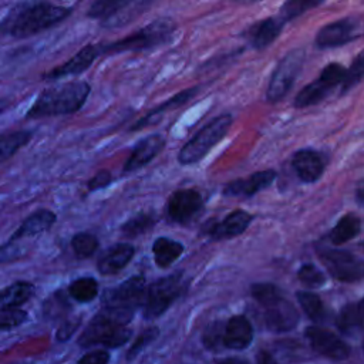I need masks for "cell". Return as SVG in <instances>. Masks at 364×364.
Listing matches in <instances>:
<instances>
[{
    "label": "cell",
    "mask_w": 364,
    "mask_h": 364,
    "mask_svg": "<svg viewBox=\"0 0 364 364\" xmlns=\"http://www.w3.org/2000/svg\"><path fill=\"white\" fill-rule=\"evenodd\" d=\"M70 7L46 1L20 3L0 20V37L26 38L48 30L71 14Z\"/></svg>",
    "instance_id": "6da1fadb"
},
{
    "label": "cell",
    "mask_w": 364,
    "mask_h": 364,
    "mask_svg": "<svg viewBox=\"0 0 364 364\" xmlns=\"http://www.w3.org/2000/svg\"><path fill=\"white\" fill-rule=\"evenodd\" d=\"M91 88L87 81H70L43 90L26 118L37 119L77 112L85 102Z\"/></svg>",
    "instance_id": "7a4b0ae2"
},
{
    "label": "cell",
    "mask_w": 364,
    "mask_h": 364,
    "mask_svg": "<svg viewBox=\"0 0 364 364\" xmlns=\"http://www.w3.org/2000/svg\"><path fill=\"white\" fill-rule=\"evenodd\" d=\"M145 291V279L142 276H132L117 287L105 291L101 311L127 326L135 310L144 304Z\"/></svg>",
    "instance_id": "3957f363"
},
{
    "label": "cell",
    "mask_w": 364,
    "mask_h": 364,
    "mask_svg": "<svg viewBox=\"0 0 364 364\" xmlns=\"http://www.w3.org/2000/svg\"><path fill=\"white\" fill-rule=\"evenodd\" d=\"M175 30V24L169 18H156L138 31L107 44H100V54H112L124 51H141L161 46L169 40Z\"/></svg>",
    "instance_id": "277c9868"
},
{
    "label": "cell",
    "mask_w": 364,
    "mask_h": 364,
    "mask_svg": "<svg viewBox=\"0 0 364 364\" xmlns=\"http://www.w3.org/2000/svg\"><path fill=\"white\" fill-rule=\"evenodd\" d=\"M232 125V115L222 114L208 122L199 132L189 139L179 151L178 159L182 165L199 162L219 141L223 139Z\"/></svg>",
    "instance_id": "5b68a950"
},
{
    "label": "cell",
    "mask_w": 364,
    "mask_h": 364,
    "mask_svg": "<svg viewBox=\"0 0 364 364\" xmlns=\"http://www.w3.org/2000/svg\"><path fill=\"white\" fill-rule=\"evenodd\" d=\"M131 337V330L125 326L100 311L82 331L78 343L84 347L101 344L105 347H119Z\"/></svg>",
    "instance_id": "8992f818"
},
{
    "label": "cell",
    "mask_w": 364,
    "mask_h": 364,
    "mask_svg": "<svg viewBox=\"0 0 364 364\" xmlns=\"http://www.w3.org/2000/svg\"><path fill=\"white\" fill-rule=\"evenodd\" d=\"M304 63V50L293 48L276 65L270 82L267 85L266 98L270 102H277L290 91L296 78L299 77Z\"/></svg>",
    "instance_id": "52a82bcc"
},
{
    "label": "cell",
    "mask_w": 364,
    "mask_h": 364,
    "mask_svg": "<svg viewBox=\"0 0 364 364\" xmlns=\"http://www.w3.org/2000/svg\"><path fill=\"white\" fill-rule=\"evenodd\" d=\"M183 289L181 274H171L154 282L145 291L144 316L155 318L161 316L179 297Z\"/></svg>",
    "instance_id": "ba28073f"
},
{
    "label": "cell",
    "mask_w": 364,
    "mask_h": 364,
    "mask_svg": "<svg viewBox=\"0 0 364 364\" xmlns=\"http://www.w3.org/2000/svg\"><path fill=\"white\" fill-rule=\"evenodd\" d=\"M346 68L338 63H330L327 64L318 78L306 87L301 88V91L294 98V107L296 108H306L314 104H318L324 97H327L331 90L341 84L344 80Z\"/></svg>",
    "instance_id": "9c48e42d"
},
{
    "label": "cell",
    "mask_w": 364,
    "mask_h": 364,
    "mask_svg": "<svg viewBox=\"0 0 364 364\" xmlns=\"http://www.w3.org/2000/svg\"><path fill=\"white\" fill-rule=\"evenodd\" d=\"M318 257L327 272L340 282L353 283L364 277V262L350 252L321 249Z\"/></svg>",
    "instance_id": "30bf717a"
},
{
    "label": "cell",
    "mask_w": 364,
    "mask_h": 364,
    "mask_svg": "<svg viewBox=\"0 0 364 364\" xmlns=\"http://www.w3.org/2000/svg\"><path fill=\"white\" fill-rule=\"evenodd\" d=\"M364 36V20L361 17H344L321 27L316 36L318 48H334Z\"/></svg>",
    "instance_id": "8fae6325"
},
{
    "label": "cell",
    "mask_w": 364,
    "mask_h": 364,
    "mask_svg": "<svg viewBox=\"0 0 364 364\" xmlns=\"http://www.w3.org/2000/svg\"><path fill=\"white\" fill-rule=\"evenodd\" d=\"M306 337L310 341L313 350L318 354L333 358V360H344L350 355V346L346 344L340 337H337L330 330H326L318 326L307 327Z\"/></svg>",
    "instance_id": "7c38bea8"
},
{
    "label": "cell",
    "mask_w": 364,
    "mask_h": 364,
    "mask_svg": "<svg viewBox=\"0 0 364 364\" xmlns=\"http://www.w3.org/2000/svg\"><path fill=\"white\" fill-rule=\"evenodd\" d=\"M202 203V196L195 189L175 191L168 200V216L176 223H188L199 213Z\"/></svg>",
    "instance_id": "4fadbf2b"
},
{
    "label": "cell",
    "mask_w": 364,
    "mask_h": 364,
    "mask_svg": "<svg viewBox=\"0 0 364 364\" xmlns=\"http://www.w3.org/2000/svg\"><path fill=\"white\" fill-rule=\"evenodd\" d=\"M100 55L98 46L95 44H87L80 51H77L68 61H65L61 65L54 67L51 71L46 73L43 75L44 80H58L68 75H78L84 73Z\"/></svg>",
    "instance_id": "5bb4252c"
},
{
    "label": "cell",
    "mask_w": 364,
    "mask_h": 364,
    "mask_svg": "<svg viewBox=\"0 0 364 364\" xmlns=\"http://www.w3.org/2000/svg\"><path fill=\"white\" fill-rule=\"evenodd\" d=\"M164 145L165 139L159 134H154L141 139L128 156L124 165V172H134L149 164L162 151Z\"/></svg>",
    "instance_id": "9a60e30c"
},
{
    "label": "cell",
    "mask_w": 364,
    "mask_h": 364,
    "mask_svg": "<svg viewBox=\"0 0 364 364\" xmlns=\"http://www.w3.org/2000/svg\"><path fill=\"white\" fill-rule=\"evenodd\" d=\"M276 179V172L269 171H260L256 173H252L247 178L236 179L229 182L223 188V193L228 196H252L266 188H269L273 181Z\"/></svg>",
    "instance_id": "2e32d148"
},
{
    "label": "cell",
    "mask_w": 364,
    "mask_h": 364,
    "mask_svg": "<svg viewBox=\"0 0 364 364\" xmlns=\"http://www.w3.org/2000/svg\"><path fill=\"white\" fill-rule=\"evenodd\" d=\"M264 309H266V313H264L266 326L272 331L291 330L299 321V313L296 307L283 297Z\"/></svg>",
    "instance_id": "e0dca14e"
},
{
    "label": "cell",
    "mask_w": 364,
    "mask_h": 364,
    "mask_svg": "<svg viewBox=\"0 0 364 364\" xmlns=\"http://www.w3.org/2000/svg\"><path fill=\"white\" fill-rule=\"evenodd\" d=\"M134 255L135 247L131 243H115L100 256L97 262V269L102 274H115L131 262Z\"/></svg>",
    "instance_id": "ac0fdd59"
},
{
    "label": "cell",
    "mask_w": 364,
    "mask_h": 364,
    "mask_svg": "<svg viewBox=\"0 0 364 364\" xmlns=\"http://www.w3.org/2000/svg\"><path fill=\"white\" fill-rule=\"evenodd\" d=\"M284 20L280 17H267L252 24L245 36L255 48H264L270 46L282 33Z\"/></svg>",
    "instance_id": "d6986e66"
},
{
    "label": "cell",
    "mask_w": 364,
    "mask_h": 364,
    "mask_svg": "<svg viewBox=\"0 0 364 364\" xmlns=\"http://www.w3.org/2000/svg\"><path fill=\"white\" fill-rule=\"evenodd\" d=\"M291 165L297 176L306 183H311L320 179L324 171L323 156L313 149L297 151L291 158Z\"/></svg>",
    "instance_id": "ffe728a7"
},
{
    "label": "cell",
    "mask_w": 364,
    "mask_h": 364,
    "mask_svg": "<svg viewBox=\"0 0 364 364\" xmlns=\"http://www.w3.org/2000/svg\"><path fill=\"white\" fill-rule=\"evenodd\" d=\"M57 220V216L50 209H37L33 213H30L21 225L17 228V230L10 236L9 242L14 243L18 239H24L28 236H36L38 233H43L48 230Z\"/></svg>",
    "instance_id": "44dd1931"
},
{
    "label": "cell",
    "mask_w": 364,
    "mask_h": 364,
    "mask_svg": "<svg viewBox=\"0 0 364 364\" xmlns=\"http://www.w3.org/2000/svg\"><path fill=\"white\" fill-rule=\"evenodd\" d=\"M253 340V328L250 321L245 316H233L225 326L223 344L228 348L243 350Z\"/></svg>",
    "instance_id": "7402d4cb"
},
{
    "label": "cell",
    "mask_w": 364,
    "mask_h": 364,
    "mask_svg": "<svg viewBox=\"0 0 364 364\" xmlns=\"http://www.w3.org/2000/svg\"><path fill=\"white\" fill-rule=\"evenodd\" d=\"M253 216L242 209L230 212L222 222L213 223L209 228V235L213 239H226L242 235L252 223Z\"/></svg>",
    "instance_id": "603a6c76"
},
{
    "label": "cell",
    "mask_w": 364,
    "mask_h": 364,
    "mask_svg": "<svg viewBox=\"0 0 364 364\" xmlns=\"http://www.w3.org/2000/svg\"><path fill=\"white\" fill-rule=\"evenodd\" d=\"M195 92H196V88H189V90H183V91L178 92V94L173 95L172 98L166 100L165 102H162L161 105H158L156 108H154L152 111H149L144 118H141V119L132 127V129L136 131V129L145 128V127H148L149 124L158 121L166 111L175 109V108L183 105L185 102H188V101L195 95Z\"/></svg>",
    "instance_id": "cb8c5ba5"
},
{
    "label": "cell",
    "mask_w": 364,
    "mask_h": 364,
    "mask_svg": "<svg viewBox=\"0 0 364 364\" xmlns=\"http://www.w3.org/2000/svg\"><path fill=\"white\" fill-rule=\"evenodd\" d=\"M183 252V246L169 237H158L152 245V253L155 263L165 269L169 267Z\"/></svg>",
    "instance_id": "d4e9b609"
},
{
    "label": "cell",
    "mask_w": 364,
    "mask_h": 364,
    "mask_svg": "<svg viewBox=\"0 0 364 364\" xmlns=\"http://www.w3.org/2000/svg\"><path fill=\"white\" fill-rule=\"evenodd\" d=\"M34 286L28 282H16L0 291V307H17L27 303L34 294Z\"/></svg>",
    "instance_id": "484cf974"
},
{
    "label": "cell",
    "mask_w": 364,
    "mask_h": 364,
    "mask_svg": "<svg viewBox=\"0 0 364 364\" xmlns=\"http://www.w3.org/2000/svg\"><path fill=\"white\" fill-rule=\"evenodd\" d=\"M31 131L16 129L0 134V161H7L31 139Z\"/></svg>",
    "instance_id": "4316f807"
},
{
    "label": "cell",
    "mask_w": 364,
    "mask_h": 364,
    "mask_svg": "<svg viewBox=\"0 0 364 364\" xmlns=\"http://www.w3.org/2000/svg\"><path fill=\"white\" fill-rule=\"evenodd\" d=\"M360 219L354 215H344L331 229L330 240L334 245H343L351 239H354L360 233Z\"/></svg>",
    "instance_id": "83f0119b"
},
{
    "label": "cell",
    "mask_w": 364,
    "mask_h": 364,
    "mask_svg": "<svg viewBox=\"0 0 364 364\" xmlns=\"http://www.w3.org/2000/svg\"><path fill=\"white\" fill-rule=\"evenodd\" d=\"M68 293L74 300L80 303H87L97 297L98 283L94 277H80L71 282L68 287Z\"/></svg>",
    "instance_id": "f1b7e54d"
},
{
    "label": "cell",
    "mask_w": 364,
    "mask_h": 364,
    "mask_svg": "<svg viewBox=\"0 0 364 364\" xmlns=\"http://www.w3.org/2000/svg\"><path fill=\"white\" fill-rule=\"evenodd\" d=\"M100 246V242L95 235L88 233V232H80L75 233L71 239V247L75 253L77 257L80 259H87L92 256Z\"/></svg>",
    "instance_id": "f546056e"
},
{
    "label": "cell",
    "mask_w": 364,
    "mask_h": 364,
    "mask_svg": "<svg viewBox=\"0 0 364 364\" xmlns=\"http://www.w3.org/2000/svg\"><path fill=\"white\" fill-rule=\"evenodd\" d=\"M154 223L155 219L151 213H138L121 226V232L127 237H135L149 230L154 226Z\"/></svg>",
    "instance_id": "4dcf8cb0"
},
{
    "label": "cell",
    "mask_w": 364,
    "mask_h": 364,
    "mask_svg": "<svg viewBox=\"0 0 364 364\" xmlns=\"http://www.w3.org/2000/svg\"><path fill=\"white\" fill-rule=\"evenodd\" d=\"M297 300L304 310V313L313 320V321H320L324 316V307L321 303V299L313 293V291H299L297 293Z\"/></svg>",
    "instance_id": "1f68e13d"
},
{
    "label": "cell",
    "mask_w": 364,
    "mask_h": 364,
    "mask_svg": "<svg viewBox=\"0 0 364 364\" xmlns=\"http://www.w3.org/2000/svg\"><path fill=\"white\" fill-rule=\"evenodd\" d=\"M364 78V50L357 54L350 67L346 70L344 80L341 82V94L348 92Z\"/></svg>",
    "instance_id": "d6a6232c"
},
{
    "label": "cell",
    "mask_w": 364,
    "mask_h": 364,
    "mask_svg": "<svg viewBox=\"0 0 364 364\" xmlns=\"http://www.w3.org/2000/svg\"><path fill=\"white\" fill-rule=\"evenodd\" d=\"M129 1L125 0H101L92 3V6L88 10V17L92 18H111L114 17L121 9L128 6Z\"/></svg>",
    "instance_id": "836d02e7"
},
{
    "label": "cell",
    "mask_w": 364,
    "mask_h": 364,
    "mask_svg": "<svg viewBox=\"0 0 364 364\" xmlns=\"http://www.w3.org/2000/svg\"><path fill=\"white\" fill-rule=\"evenodd\" d=\"M338 327L343 331H351L353 328H357L363 323V313L358 306L355 304H347L343 307L338 316Z\"/></svg>",
    "instance_id": "e575fe53"
},
{
    "label": "cell",
    "mask_w": 364,
    "mask_h": 364,
    "mask_svg": "<svg viewBox=\"0 0 364 364\" xmlns=\"http://www.w3.org/2000/svg\"><path fill=\"white\" fill-rule=\"evenodd\" d=\"M252 296L257 303H260L263 307L270 306L272 303L282 299L280 290L270 283H257L252 286Z\"/></svg>",
    "instance_id": "d590c367"
},
{
    "label": "cell",
    "mask_w": 364,
    "mask_h": 364,
    "mask_svg": "<svg viewBox=\"0 0 364 364\" xmlns=\"http://www.w3.org/2000/svg\"><path fill=\"white\" fill-rule=\"evenodd\" d=\"M320 3L321 1H311V0H289L280 9V18H283L284 21L291 20V18L303 14L309 9L318 6Z\"/></svg>",
    "instance_id": "8d00e7d4"
},
{
    "label": "cell",
    "mask_w": 364,
    "mask_h": 364,
    "mask_svg": "<svg viewBox=\"0 0 364 364\" xmlns=\"http://www.w3.org/2000/svg\"><path fill=\"white\" fill-rule=\"evenodd\" d=\"M27 320V313L17 307H0V330H10Z\"/></svg>",
    "instance_id": "74e56055"
},
{
    "label": "cell",
    "mask_w": 364,
    "mask_h": 364,
    "mask_svg": "<svg viewBox=\"0 0 364 364\" xmlns=\"http://www.w3.org/2000/svg\"><path fill=\"white\" fill-rule=\"evenodd\" d=\"M297 277L307 287H320L326 282V276L314 264H303L299 269Z\"/></svg>",
    "instance_id": "f35d334b"
},
{
    "label": "cell",
    "mask_w": 364,
    "mask_h": 364,
    "mask_svg": "<svg viewBox=\"0 0 364 364\" xmlns=\"http://www.w3.org/2000/svg\"><path fill=\"white\" fill-rule=\"evenodd\" d=\"M156 334H158V330H156L155 327H151V328L145 330L144 333H141V334L138 336L136 341H135V343L132 344V347L129 348V351H128V358H131V357H134L135 354H138L148 343H151V341L156 337Z\"/></svg>",
    "instance_id": "ab89813d"
},
{
    "label": "cell",
    "mask_w": 364,
    "mask_h": 364,
    "mask_svg": "<svg viewBox=\"0 0 364 364\" xmlns=\"http://www.w3.org/2000/svg\"><path fill=\"white\" fill-rule=\"evenodd\" d=\"M112 181V175L111 172L102 169V171H98L87 183V188L90 192H94V191H98V189H102L105 186H108Z\"/></svg>",
    "instance_id": "60d3db41"
},
{
    "label": "cell",
    "mask_w": 364,
    "mask_h": 364,
    "mask_svg": "<svg viewBox=\"0 0 364 364\" xmlns=\"http://www.w3.org/2000/svg\"><path fill=\"white\" fill-rule=\"evenodd\" d=\"M109 360V355L104 350H94L87 354H84L77 364H107Z\"/></svg>",
    "instance_id": "b9f144b4"
},
{
    "label": "cell",
    "mask_w": 364,
    "mask_h": 364,
    "mask_svg": "<svg viewBox=\"0 0 364 364\" xmlns=\"http://www.w3.org/2000/svg\"><path fill=\"white\" fill-rule=\"evenodd\" d=\"M259 364H277V363L274 361V358L269 353L262 351L259 354Z\"/></svg>",
    "instance_id": "7bdbcfd3"
},
{
    "label": "cell",
    "mask_w": 364,
    "mask_h": 364,
    "mask_svg": "<svg viewBox=\"0 0 364 364\" xmlns=\"http://www.w3.org/2000/svg\"><path fill=\"white\" fill-rule=\"evenodd\" d=\"M218 364H249L246 360H240V358H236V357H228L222 361H219Z\"/></svg>",
    "instance_id": "ee69618b"
}]
</instances>
